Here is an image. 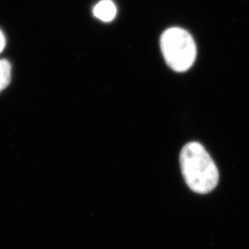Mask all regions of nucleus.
Masks as SVG:
<instances>
[{"label": "nucleus", "instance_id": "3", "mask_svg": "<svg viewBox=\"0 0 249 249\" xmlns=\"http://www.w3.org/2000/svg\"><path fill=\"white\" fill-rule=\"evenodd\" d=\"M93 15L102 21L109 22L116 18V6L112 0H102L93 8Z\"/></svg>", "mask_w": 249, "mask_h": 249}, {"label": "nucleus", "instance_id": "1", "mask_svg": "<svg viewBox=\"0 0 249 249\" xmlns=\"http://www.w3.org/2000/svg\"><path fill=\"white\" fill-rule=\"evenodd\" d=\"M180 165L184 179L192 191L207 194L217 186V166L200 143H187L184 146L180 153Z\"/></svg>", "mask_w": 249, "mask_h": 249}, {"label": "nucleus", "instance_id": "2", "mask_svg": "<svg viewBox=\"0 0 249 249\" xmlns=\"http://www.w3.org/2000/svg\"><path fill=\"white\" fill-rule=\"evenodd\" d=\"M160 49L165 62L175 71H187L196 60L195 41L182 28L173 27L164 31L160 37Z\"/></svg>", "mask_w": 249, "mask_h": 249}, {"label": "nucleus", "instance_id": "5", "mask_svg": "<svg viewBox=\"0 0 249 249\" xmlns=\"http://www.w3.org/2000/svg\"><path fill=\"white\" fill-rule=\"evenodd\" d=\"M6 45V38L3 34V32L0 30V53L3 51Z\"/></svg>", "mask_w": 249, "mask_h": 249}, {"label": "nucleus", "instance_id": "4", "mask_svg": "<svg viewBox=\"0 0 249 249\" xmlns=\"http://www.w3.org/2000/svg\"><path fill=\"white\" fill-rule=\"evenodd\" d=\"M11 79V66L6 59H0V92L6 89Z\"/></svg>", "mask_w": 249, "mask_h": 249}]
</instances>
